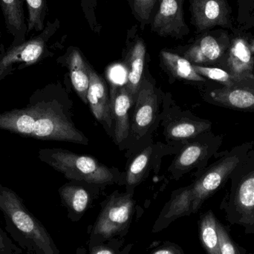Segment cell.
Wrapping results in <instances>:
<instances>
[{
    "mask_svg": "<svg viewBox=\"0 0 254 254\" xmlns=\"http://www.w3.org/2000/svg\"><path fill=\"white\" fill-rule=\"evenodd\" d=\"M59 19L46 24L43 31L38 35L31 37L16 46L0 49V77L5 78L13 74L15 70L35 65L48 54V42L60 28Z\"/></svg>",
    "mask_w": 254,
    "mask_h": 254,
    "instance_id": "4",
    "label": "cell"
},
{
    "mask_svg": "<svg viewBox=\"0 0 254 254\" xmlns=\"http://www.w3.org/2000/svg\"><path fill=\"white\" fill-rule=\"evenodd\" d=\"M145 55L146 45L141 38H137L133 43L128 55V70L126 84L133 102H135L141 84Z\"/></svg>",
    "mask_w": 254,
    "mask_h": 254,
    "instance_id": "16",
    "label": "cell"
},
{
    "mask_svg": "<svg viewBox=\"0 0 254 254\" xmlns=\"http://www.w3.org/2000/svg\"><path fill=\"white\" fill-rule=\"evenodd\" d=\"M134 204L131 195H112L97 220L92 237L106 240L126 231L132 216Z\"/></svg>",
    "mask_w": 254,
    "mask_h": 254,
    "instance_id": "5",
    "label": "cell"
},
{
    "mask_svg": "<svg viewBox=\"0 0 254 254\" xmlns=\"http://www.w3.org/2000/svg\"><path fill=\"white\" fill-rule=\"evenodd\" d=\"M193 65L194 69L199 75L204 76L210 80H216L224 83L225 86H230L234 84V80L231 74L225 70L213 67L201 66L198 65Z\"/></svg>",
    "mask_w": 254,
    "mask_h": 254,
    "instance_id": "28",
    "label": "cell"
},
{
    "mask_svg": "<svg viewBox=\"0 0 254 254\" xmlns=\"http://www.w3.org/2000/svg\"><path fill=\"white\" fill-rule=\"evenodd\" d=\"M251 50H252V53L254 52V40L251 42L250 43Z\"/></svg>",
    "mask_w": 254,
    "mask_h": 254,
    "instance_id": "35",
    "label": "cell"
},
{
    "mask_svg": "<svg viewBox=\"0 0 254 254\" xmlns=\"http://www.w3.org/2000/svg\"><path fill=\"white\" fill-rule=\"evenodd\" d=\"M204 147L198 143H194L185 148L176 161V166L180 169H188L195 164L202 156Z\"/></svg>",
    "mask_w": 254,
    "mask_h": 254,
    "instance_id": "27",
    "label": "cell"
},
{
    "mask_svg": "<svg viewBox=\"0 0 254 254\" xmlns=\"http://www.w3.org/2000/svg\"><path fill=\"white\" fill-rule=\"evenodd\" d=\"M0 254H23L22 249L18 247L7 236L6 231L0 227Z\"/></svg>",
    "mask_w": 254,
    "mask_h": 254,
    "instance_id": "32",
    "label": "cell"
},
{
    "mask_svg": "<svg viewBox=\"0 0 254 254\" xmlns=\"http://www.w3.org/2000/svg\"><path fill=\"white\" fill-rule=\"evenodd\" d=\"M192 211V198H191L190 187L180 190L176 194L169 203L168 207L166 208L164 214L159 219L160 223L156 224L158 226L167 225L172 220L178 217L188 214Z\"/></svg>",
    "mask_w": 254,
    "mask_h": 254,
    "instance_id": "19",
    "label": "cell"
},
{
    "mask_svg": "<svg viewBox=\"0 0 254 254\" xmlns=\"http://www.w3.org/2000/svg\"><path fill=\"white\" fill-rule=\"evenodd\" d=\"M0 211L6 232L28 254H61L44 225L13 190L0 183Z\"/></svg>",
    "mask_w": 254,
    "mask_h": 254,
    "instance_id": "2",
    "label": "cell"
},
{
    "mask_svg": "<svg viewBox=\"0 0 254 254\" xmlns=\"http://www.w3.org/2000/svg\"><path fill=\"white\" fill-rule=\"evenodd\" d=\"M28 10L27 35L32 31L41 32L48 13L47 0H25Z\"/></svg>",
    "mask_w": 254,
    "mask_h": 254,
    "instance_id": "23",
    "label": "cell"
},
{
    "mask_svg": "<svg viewBox=\"0 0 254 254\" xmlns=\"http://www.w3.org/2000/svg\"><path fill=\"white\" fill-rule=\"evenodd\" d=\"M103 0H80V5L83 9L85 18L89 23V27L94 32L101 31V25L98 20L97 10L100 1Z\"/></svg>",
    "mask_w": 254,
    "mask_h": 254,
    "instance_id": "29",
    "label": "cell"
},
{
    "mask_svg": "<svg viewBox=\"0 0 254 254\" xmlns=\"http://www.w3.org/2000/svg\"><path fill=\"white\" fill-rule=\"evenodd\" d=\"M191 23L198 33L220 27L234 29L232 9L228 0H190Z\"/></svg>",
    "mask_w": 254,
    "mask_h": 254,
    "instance_id": "6",
    "label": "cell"
},
{
    "mask_svg": "<svg viewBox=\"0 0 254 254\" xmlns=\"http://www.w3.org/2000/svg\"><path fill=\"white\" fill-rule=\"evenodd\" d=\"M217 231L221 254H237L235 246L233 244L229 236L221 224L217 223Z\"/></svg>",
    "mask_w": 254,
    "mask_h": 254,
    "instance_id": "31",
    "label": "cell"
},
{
    "mask_svg": "<svg viewBox=\"0 0 254 254\" xmlns=\"http://www.w3.org/2000/svg\"><path fill=\"white\" fill-rule=\"evenodd\" d=\"M241 161L240 153L231 154L213 166L190 187L192 212L196 211L203 201L221 186L241 164Z\"/></svg>",
    "mask_w": 254,
    "mask_h": 254,
    "instance_id": "7",
    "label": "cell"
},
{
    "mask_svg": "<svg viewBox=\"0 0 254 254\" xmlns=\"http://www.w3.org/2000/svg\"><path fill=\"white\" fill-rule=\"evenodd\" d=\"M4 77H0V83H1V80H4Z\"/></svg>",
    "mask_w": 254,
    "mask_h": 254,
    "instance_id": "36",
    "label": "cell"
},
{
    "mask_svg": "<svg viewBox=\"0 0 254 254\" xmlns=\"http://www.w3.org/2000/svg\"><path fill=\"white\" fill-rule=\"evenodd\" d=\"M235 202L246 217H254V170L243 176L239 183Z\"/></svg>",
    "mask_w": 254,
    "mask_h": 254,
    "instance_id": "20",
    "label": "cell"
},
{
    "mask_svg": "<svg viewBox=\"0 0 254 254\" xmlns=\"http://www.w3.org/2000/svg\"><path fill=\"white\" fill-rule=\"evenodd\" d=\"M69 69L73 87L80 99L87 104V92L89 86V66L83 59L81 53L76 48H70L65 57Z\"/></svg>",
    "mask_w": 254,
    "mask_h": 254,
    "instance_id": "15",
    "label": "cell"
},
{
    "mask_svg": "<svg viewBox=\"0 0 254 254\" xmlns=\"http://www.w3.org/2000/svg\"><path fill=\"white\" fill-rule=\"evenodd\" d=\"M201 243L208 254H221L217 222L212 212L203 217L200 225Z\"/></svg>",
    "mask_w": 254,
    "mask_h": 254,
    "instance_id": "22",
    "label": "cell"
},
{
    "mask_svg": "<svg viewBox=\"0 0 254 254\" xmlns=\"http://www.w3.org/2000/svg\"><path fill=\"white\" fill-rule=\"evenodd\" d=\"M0 129L37 140L86 141L67 119L52 86L36 90L24 108L0 113Z\"/></svg>",
    "mask_w": 254,
    "mask_h": 254,
    "instance_id": "1",
    "label": "cell"
},
{
    "mask_svg": "<svg viewBox=\"0 0 254 254\" xmlns=\"http://www.w3.org/2000/svg\"><path fill=\"white\" fill-rule=\"evenodd\" d=\"M152 254H183L181 250L176 245H167V246H162L155 251Z\"/></svg>",
    "mask_w": 254,
    "mask_h": 254,
    "instance_id": "33",
    "label": "cell"
},
{
    "mask_svg": "<svg viewBox=\"0 0 254 254\" xmlns=\"http://www.w3.org/2000/svg\"><path fill=\"white\" fill-rule=\"evenodd\" d=\"M87 101L97 120L109 127L113 125L111 99L107 93V86L100 76L89 67V86Z\"/></svg>",
    "mask_w": 254,
    "mask_h": 254,
    "instance_id": "11",
    "label": "cell"
},
{
    "mask_svg": "<svg viewBox=\"0 0 254 254\" xmlns=\"http://www.w3.org/2000/svg\"><path fill=\"white\" fill-rule=\"evenodd\" d=\"M24 3L25 0H0L6 30L10 35L13 36L10 46H16L26 41L27 22Z\"/></svg>",
    "mask_w": 254,
    "mask_h": 254,
    "instance_id": "12",
    "label": "cell"
},
{
    "mask_svg": "<svg viewBox=\"0 0 254 254\" xmlns=\"http://www.w3.org/2000/svg\"><path fill=\"white\" fill-rule=\"evenodd\" d=\"M38 158L67 179L106 185L113 182L111 170L92 157L77 155L62 149H41Z\"/></svg>",
    "mask_w": 254,
    "mask_h": 254,
    "instance_id": "3",
    "label": "cell"
},
{
    "mask_svg": "<svg viewBox=\"0 0 254 254\" xmlns=\"http://www.w3.org/2000/svg\"><path fill=\"white\" fill-rule=\"evenodd\" d=\"M152 22V31L161 37L180 39L189 33L184 18L185 0H160Z\"/></svg>",
    "mask_w": 254,
    "mask_h": 254,
    "instance_id": "10",
    "label": "cell"
},
{
    "mask_svg": "<svg viewBox=\"0 0 254 254\" xmlns=\"http://www.w3.org/2000/svg\"><path fill=\"white\" fill-rule=\"evenodd\" d=\"M111 91L112 113L116 121L115 134L118 143H121L129 131L128 113L133 101L126 86H113Z\"/></svg>",
    "mask_w": 254,
    "mask_h": 254,
    "instance_id": "14",
    "label": "cell"
},
{
    "mask_svg": "<svg viewBox=\"0 0 254 254\" xmlns=\"http://www.w3.org/2000/svg\"><path fill=\"white\" fill-rule=\"evenodd\" d=\"M211 97L216 102L228 107L240 110H254V88L237 86L234 83L231 86L213 91Z\"/></svg>",
    "mask_w": 254,
    "mask_h": 254,
    "instance_id": "17",
    "label": "cell"
},
{
    "mask_svg": "<svg viewBox=\"0 0 254 254\" xmlns=\"http://www.w3.org/2000/svg\"><path fill=\"white\" fill-rule=\"evenodd\" d=\"M59 193L63 203L74 213H83L89 205V193L80 187L64 185L59 190Z\"/></svg>",
    "mask_w": 254,
    "mask_h": 254,
    "instance_id": "21",
    "label": "cell"
},
{
    "mask_svg": "<svg viewBox=\"0 0 254 254\" xmlns=\"http://www.w3.org/2000/svg\"><path fill=\"white\" fill-rule=\"evenodd\" d=\"M1 23H0V37H1Z\"/></svg>",
    "mask_w": 254,
    "mask_h": 254,
    "instance_id": "37",
    "label": "cell"
},
{
    "mask_svg": "<svg viewBox=\"0 0 254 254\" xmlns=\"http://www.w3.org/2000/svg\"><path fill=\"white\" fill-rule=\"evenodd\" d=\"M152 149L148 147L139 154L129 166L127 172V182L128 186H134L139 183L147 167Z\"/></svg>",
    "mask_w": 254,
    "mask_h": 254,
    "instance_id": "24",
    "label": "cell"
},
{
    "mask_svg": "<svg viewBox=\"0 0 254 254\" xmlns=\"http://www.w3.org/2000/svg\"><path fill=\"white\" fill-rule=\"evenodd\" d=\"M131 7L134 14L138 20L142 22H146L150 18L151 13L160 0H131Z\"/></svg>",
    "mask_w": 254,
    "mask_h": 254,
    "instance_id": "30",
    "label": "cell"
},
{
    "mask_svg": "<svg viewBox=\"0 0 254 254\" xmlns=\"http://www.w3.org/2000/svg\"><path fill=\"white\" fill-rule=\"evenodd\" d=\"M161 58L169 71L178 78L192 81H204V79L195 71L192 64L184 57L162 51Z\"/></svg>",
    "mask_w": 254,
    "mask_h": 254,
    "instance_id": "18",
    "label": "cell"
},
{
    "mask_svg": "<svg viewBox=\"0 0 254 254\" xmlns=\"http://www.w3.org/2000/svg\"><path fill=\"white\" fill-rule=\"evenodd\" d=\"M231 35L225 29L207 31L185 52L184 58L196 64H213L225 56Z\"/></svg>",
    "mask_w": 254,
    "mask_h": 254,
    "instance_id": "8",
    "label": "cell"
},
{
    "mask_svg": "<svg viewBox=\"0 0 254 254\" xmlns=\"http://www.w3.org/2000/svg\"><path fill=\"white\" fill-rule=\"evenodd\" d=\"M134 127L137 134L144 132L152 125L156 109V96L152 85L143 80L135 100Z\"/></svg>",
    "mask_w": 254,
    "mask_h": 254,
    "instance_id": "13",
    "label": "cell"
},
{
    "mask_svg": "<svg viewBox=\"0 0 254 254\" xmlns=\"http://www.w3.org/2000/svg\"><path fill=\"white\" fill-rule=\"evenodd\" d=\"M207 125L198 122H184L176 124L170 128V135L173 138L185 139L194 137L205 130Z\"/></svg>",
    "mask_w": 254,
    "mask_h": 254,
    "instance_id": "25",
    "label": "cell"
},
{
    "mask_svg": "<svg viewBox=\"0 0 254 254\" xmlns=\"http://www.w3.org/2000/svg\"><path fill=\"white\" fill-rule=\"evenodd\" d=\"M237 25L239 29L248 30L254 26V0H237Z\"/></svg>",
    "mask_w": 254,
    "mask_h": 254,
    "instance_id": "26",
    "label": "cell"
},
{
    "mask_svg": "<svg viewBox=\"0 0 254 254\" xmlns=\"http://www.w3.org/2000/svg\"><path fill=\"white\" fill-rule=\"evenodd\" d=\"M90 254H120L116 249L110 248V246H101L94 248L91 251Z\"/></svg>",
    "mask_w": 254,
    "mask_h": 254,
    "instance_id": "34",
    "label": "cell"
},
{
    "mask_svg": "<svg viewBox=\"0 0 254 254\" xmlns=\"http://www.w3.org/2000/svg\"><path fill=\"white\" fill-rule=\"evenodd\" d=\"M229 47L225 54L228 69L234 82L253 78L254 58L251 50L250 42L243 31L232 30Z\"/></svg>",
    "mask_w": 254,
    "mask_h": 254,
    "instance_id": "9",
    "label": "cell"
}]
</instances>
